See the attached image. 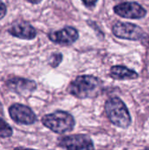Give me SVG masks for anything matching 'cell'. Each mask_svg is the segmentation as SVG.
<instances>
[{
  "label": "cell",
  "mask_w": 149,
  "mask_h": 150,
  "mask_svg": "<svg viewBox=\"0 0 149 150\" xmlns=\"http://www.w3.org/2000/svg\"><path fill=\"white\" fill-rule=\"evenodd\" d=\"M102 89L100 79L93 76H80L69 85L68 91L78 98H91L97 97Z\"/></svg>",
  "instance_id": "cell-1"
},
{
  "label": "cell",
  "mask_w": 149,
  "mask_h": 150,
  "mask_svg": "<svg viewBox=\"0 0 149 150\" xmlns=\"http://www.w3.org/2000/svg\"><path fill=\"white\" fill-rule=\"evenodd\" d=\"M105 112L110 121L120 128H127L131 125V116L124 102L117 98H111L105 105Z\"/></svg>",
  "instance_id": "cell-2"
},
{
  "label": "cell",
  "mask_w": 149,
  "mask_h": 150,
  "mask_svg": "<svg viewBox=\"0 0 149 150\" xmlns=\"http://www.w3.org/2000/svg\"><path fill=\"white\" fill-rule=\"evenodd\" d=\"M42 124L56 134H64L71 131L75 127V120L67 112L56 111L45 115L41 120Z\"/></svg>",
  "instance_id": "cell-3"
},
{
  "label": "cell",
  "mask_w": 149,
  "mask_h": 150,
  "mask_svg": "<svg viewBox=\"0 0 149 150\" xmlns=\"http://www.w3.org/2000/svg\"><path fill=\"white\" fill-rule=\"evenodd\" d=\"M112 33L118 38L131 40H138L145 38L143 30L140 26L132 23L117 22L112 26Z\"/></svg>",
  "instance_id": "cell-4"
},
{
  "label": "cell",
  "mask_w": 149,
  "mask_h": 150,
  "mask_svg": "<svg viewBox=\"0 0 149 150\" xmlns=\"http://www.w3.org/2000/svg\"><path fill=\"white\" fill-rule=\"evenodd\" d=\"M59 147L66 149H93L91 139L86 135H69L59 140Z\"/></svg>",
  "instance_id": "cell-5"
},
{
  "label": "cell",
  "mask_w": 149,
  "mask_h": 150,
  "mask_svg": "<svg viewBox=\"0 0 149 150\" xmlns=\"http://www.w3.org/2000/svg\"><path fill=\"white\" fill-rule=\"evenodd\" d=\"M11 118L18 124L31 125L33 124L37 118L34 112L26 105L21 104H14L9 108Z\"/></svg>",
  "instance_id": "cell-6"
},
{
  "label": "cell",
  "mask_w": 149,
  "mask_h": 150,
  "mask_svg": "<svg viewBox=\"0 0 149 150\" xmlns=\"http://www.w3.org/2000/svg\"><path fill=\"white\" fill-rule=\"evenodd\" d=\"M116 14L126 18H141L146 16L147 11L136 2H126L114 7Z\"/></svg>",
  "instance_id": "cell-7"
},
{
  "label": "cell",
  "mask_w": 149,
  "mask_h": 150,
  "mask_svg": "<svg viewBox=\"0 0 149 150\" xmlns=\"http://www.w3.org/2000/svg\"><path fill=\"white\" fill-rule=\"evenodd\" d=\"M50 40L60 45H71L79 37L77 30L71 26H66L59 31L52 32L48 35Z\"/></svg>",
  "instance_id": "cell-8"
},
{
  "label": "cell",
  "mask_w": 149,
  "mask_h": 150,
  "mask_svg": "<svg viewBox=\"0 0 149 150\" xmlns=\"http://www.w3.org/2000/svg\"><path fill=\"white\" fill-rule=\"evenodd\" d=\"M6 84L11 91L18 94H28L36 89V83L34 81L21 77H13L9 79Z\"/></svg>",
  "instance_id": "cell-9"
},
{
  "label": "cell",
  "mask_w": 149,
  "mask_h": 150,
  "mask_svg": "<svg viewBox=\"0 0 149 150\" xmlns=\"http://www.w3.org/2000/svg\"><path fill=\"white\" fill-rule=\"evenodd\" d=\"M9 33L17 38L25 40H32L36 36V30L28 23H16L8 30Z\"/></svg>",
  "instance_id": "cell-10"
},
{
  "label": "cell",
  "mask_w": 149,
  "mask_h": 150,
  "mask_svg": "<svg viewBox=\"0 0 149 150\" xmlns=\"http://www.w3.org/2000/svg\"><path fill=\"white\" fill-rule=\"evenodd\" d=\"M110 76L117 80H130L138 78L139 75L134 70H132L125 66H113L111 68Z\"/></svg>",
  "instance_id": "cell-11"
},
{
  "label": "cell",
  "mask_w": 149,
  "mask_h": 150,
  "mask_svg": "<svg viewBox=\"0 0 149 150\" xmlns=\"http://www.w3.org/2000/svg\"><path fill=\"white\" fill-rule=\"evenodd\" d=\"M12 129L9 124H7L3 119L0 118V137L7 138L12 135Z\"/></svg>",
  "instance_id": "cell-12"
},
{
  "label": "cell",
  "mask_w": 149,
  "mask_h": 150,
  "mask_svg": "<svg viewBox=\"0 0 149 150\" xmlns=\"http://www.w3.org/2000/svg\"><path fill=\"white\" fill-rule=\"evenodd\" d=\"M62 60V55L60 53H56V54H54L52 56H51V60H50V65L52 67H57L61 62Z\"/></svg>",
  "instance_id": "cell-13"
},
{
  "label": "cell",
  "mask_w": 149,
  "mask_h": 150,
  "mask_svg": "<svg viewBox=\"0 0 149 150\" xmlns=\"http://www.w3.org/2000/svg\"><path fill=\"white\" fill-rule=\"evenodd\" d=\"M6 14V6L5 4L0 0V19L3 18Z\"/></svg>",
  "instance_id": "cell-14"
},
{
  "label": "cell",
  "mask_w": 149,
  "mask_h": 150,
  "mask_svg": "<svg viewBox=\"0 0 149 150\" xmlns=\"http://www.w3.org/2000/svg\"><path fill=\"white\" fill-rule=\"evenodd\" d=\"M82 1L87 7H92L93 5H95L97 0H82Z\"/></svg>",
  "instance_id": "cell-15"
},
{
  "label": "cell",
  "mask_w": 149,
  "mask_h": 150,
  "mask_svg": "<svg viewBox=\"0 0 149 150\" xmlns=\"http://www.w3.org/2000/svg\"><path fill=\"white\" fill-rule=\"evenodd\" d=\"M29 3H31V4H39V3H40L42 0H27Z\"/></svg>",
  "instance_id": "cell-16"
}]
</instances>
